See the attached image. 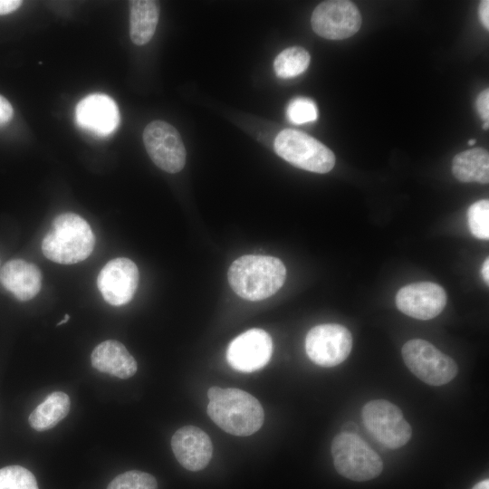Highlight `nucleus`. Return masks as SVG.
Returning a JSON list of instances; mask_svg holds the SVG:
<instances>
[{"label":"nucleus","instance_id":"f257e3e1","mask_svg":"<svg viewBox=\"0 0 489 489\" xmlns=\"http://www.w3.org/2000/svg\"><path fill=\"white\" fill-rule=\"evenodd\" d=\"M207 414L224 431L239 436L258 431L264 420V408L251 394L239 388L211 387Z\"/></svg>","mask_w":489,"mask_h":489},{"label":"nucleus","instance_id":"f03ea898","mask_svg":"<svg viewBox=\"0 0 489 489\" xmlns=\"http://www.w3.org/2000/svg\"><path fill=\"white\" fill-rule=\"evenodd\" d=\"M285 277L283 263L268 255H243L228 269L231 288L248 301H261L272 296L283 286Z\"/></svg>","mask_w":489,"mask_h":489},{"label":"nucleus","instance_id":"7ed1b4c3","mask_svg":"<svg viewBox=\"0 0 489 489\" xmlns=\"http://www.w3.org/2000/svg\"><path fill=\"white\" fill-rule=\"evenodd\" d=\"M95 245L90 225L74 213L57 216L42 242L44 256L57 264H73L88 258Z\"/></svg>","mask_w":489,"mask_h":489},{"label":"nucleus","instance_id":"20e7f679","mask_svg":"<svg viewBox=\"0 0 489 489\" xmlns=\"http://www.w3.org/2000/svg\"><path fill=\"white\" fill-rule=\"evenodd\" d=\"M331 450L337 472L352 481L371 480L383 470L379 455L354 433L338 434L331 442Z\"/></svg>","mask_w":489,"mask_h":489},{"label":"nucleus","instance_id":"39448f33","mask_svg":"<svg viewBox=\"0 0 489 489\" xmlns=\"http://www.w3.org/2000/svg\"><path fill=\"white\" fill-rule=\"evenodd\" d=\"M278 156L292 166L315 173L324 174L335 165L333 152L308 134L292 129L282 130L274 139Z\"/></svg>","mask_w":489,"mask_h":489},{"label":"nucleus","instance_id":"423d86ee","mask_svg":"<svg viewBox=\"0 0 489 489\" xmlns=\"http://www.w3.org/2000/svg\"><path fill=\"white\" fill-rule=\"evenodd\" d=\"M401 353L408 369L428 385H445L457 374L455 360L425 340L413 339L407 341Z\"/></svg>","mask_w":489,"mask_h":489},{"label":"nucleus","instance_id":"0eeeda50","mask_svg":"<svg viewBox=\"0 0 489 489\" xmlns=\"http://www.w3.org/2000/svg\"><path fill=\"white\" fill-rule=\"evenodd\" d=\"M361 417L368 431L388 448H399L411 438L412 429L402 411L388 400L374 399L366 403Z\"/></svg>","mask_w":489,"mask_h":489},{"label":"nucleus","instance_id":"6e6552de","mask_svg":"<svg viewBox=\"0 0 489 489\" xmlns=\"http://www.w3.org/2000/svg\"><path fill=\"white\" fill-rule=\"evenodd\" d=\"M352 336L342 325L320 324L312 328L305 338L308 357L321 367H334L343 362L350 353Z\"/></svg>","mask_w":489,"mask_h":489},{"label":"nucleus","instance_id":"1a4fd4ad","mask_svg":"<svg viewBox=\"0 0 489 489\" xmlns=\"http://www.w3.org/2000/svg\"><path fill=\"white\" fill-rule=\"evenodd\" d=\"M143 142L151 160L168 173H177L186 163V149L178 131L168 122L154 120L143 131Z\"/></svg>","mask_w":489,"mask_h":489},{"label":"nucleus","instance_id":"9d476101","mask_svg":"<svg viewBox=\"0 0 489 489\" xmlns=\"http://www.w3.org/2000/svg\"><path fill=\"white\" fill-rule=\"evenodd\" d=\"M311 23L318 35L330 40H341L359 31L361 16L352 2L331 0L324 1L316 6Z\"/></svg>","mask_w":489,"mask_h":489},{"label":"nucleus","instance_id":"9b49d317","mask_svg":"<svg viewBox=\"0 0 489 489\" xmlns=\"http://www.w3.org/2000/svg\"><path fill=\"white\" fill-rule=\"evenodd\" d=\"M273 353L271 336L264 330L250 329L228 345L226 360L229 365L241 372H254L264 368Z\"/></svg>","mask_w":489,"mask_h":489},{"label":"nucleus","instance_id":"f8f14e48","mask_svg":"<svg viewBox=\"0 0 489 489\" xmlns=\"http://www.w3.org/2000/svg\"><path fill=\"white\" fill-rule=\"evenodd\" d=\"M139 283V269L129 258L109 261L97 277V286L103 299L113 306L124 305L133 298Z\"/></svg>","mask_w":489,"mask_h":489},{"label":"nucleus","instance_id":"ddd939ff","mask_svg":"<svg viewBox=\"0 0 489 489\" xmlns=\"http://www.w3.org/2000/svg\"><path fill=\"white\" fill-rule=\"evenodd\" d=\"M447 295L442 286L431 282H419L402 287L397 293L396 304L404 314L430 320L445 308Z\"/></svg>","mask_w":489,"mask_h":489},{"label":"nucleus","instance_id":"4468645a","mask_svg":"<svg viewBox=\"0 0 489 489\" xmlns=\"http://www.w3.org/2000/svg\"><path fill=\"white\" fill-rule=\"evenodd\" d=\"M75 119L82 129L98 136H108L119 126L120 113L111 98L105 94L93 93L77 104Z\"/></svg>","mask_w":489,"mask_h":489},{"label":"nucleus","instance_id":"2eb2a0df","mask_svg":"<svg viewBox=\"0 0 489 489\" xmlns=\"http://www.w3.org/2000/svg\"><path fill=\"white\" fill-rule=\"evenodd\" d=\"M171 447L178 463L189 471L204 469L213 454L208 435L194 426L177 429L171 438Z\"/></svg>","mask_w":489,"mask_h":489},{"label":"nucleus","instance_id":"dca6fc26","mask_svg":"<svg viewBox=\"0 0 489 489\" xmlns=\"http://www.w3.org/2000/svg\"><path fill=\"white\" fill-rule=\"evenodd\" d=\"M0 283L22 302L35 297L41 290L42 273L34 264L22 259L6 262L0 271Z\"/></svg>","mask_w":489,"mask_h":489},{"label":"nucleus","instance_id":"f3484780","mask_svg":"<svg viewBox=\"0 0 489 489\" xmlns=\"http://www.w3.org/2000/svg\"><path fill=\"white\" fill-rule=\"evenodd\" d=\"M91 362L100 372L120 379H129L137 371V362L126 347L115 340H107L91 352Z\"/></svg>","mask_w":489,"mask_h":489},{"label":"nucleus","instance_id":"a211bd4d","mask_svg":"<svg viewBox=\"0 0 489 489\" xmlns=\"http://www.w3.org/2000/svg\"><path fill=\"white\" fill-rule=\"evenodd\" d=\"M129 5V35L133 43L144 45L152 38L159 16V3L133 0Z\"/></svg>","mask_w":489,"mask_h":489},{"label":"nucleus","instance_id":"6ab92c4d","mask_svg":"<svg viewBox=\"0 0 489 489\" xmlns=\"http://www.w3.org/2000/svg\"><path fill=\"white\" fill-rule=\"evenodd\" d=\"M452 172L461 182H489V154L482 148L471 149L455 155Z\"/></svg>","mask_w":489,"mask_h":489},{"label":"nucleus","instance_id":"aec40b11","mask_svg":"<svg viewBox=\"0 0 489 489\" xmlns=\"http://www.w3.org/2000/svg\"><path fill=\"white\" fill-rule=\"evenodd\" d=\"M70 404V398L66 393L52 392L30 414V426L40 432L53 428L68 415Z\"/></svg>","mask_w":489,"mask_h":489},{"label":"nucleus","instance_id":"412c9836","mask_svg":"<svg viewBox=\"0 0 489 489\" xmlns=\"http://www.w3.org/2000/svg\"><path fill=\"white\" fill-rule=\"evenodd\" d=\"M309 53L299 46H293L280 53L273 62V69L280 78H292L306 71L310 64Z\"/></svg>","mask_w":489,"mask_h":489},{"label":"nucleus","instance_id":"4be33fe9","mask_svg":"<svg viewBox=\"0 0 489 489\" xmlns=\"http://www.w3.org/2000/svg\"><path fill=\"white\" fill-rule=\"evenodd\" d=\"M0 489H39L34 475L20 465L0 469Z\"/></svg>","mask_w":489,"mask_h":489},{"label":"nucleus","instance_id":"5701e85b","mask_svg":"<svg viewBox=\"0 0 489 489\" xmlns=\"http://www.w3.org/2000/svg\"><path fill=\"white\" fill-rule=\"evenodd\" d=\"M468 225L474 236L489 238V201L482 199L471 205L467 211Z\"/></svg>","mask_w":489,"mask_h":489},{"label":"nucleus","instance_id":"b1692460","mask_svg":"<svg viewBox=\"0 0 489 489\" xmlns=\"http://www.w3.org/2000/svg\"><path fill=\"white\" fill-rule=\"evenodd\" d=\"M107 489H158V484L153 475L132 470L116 476Z\"/></svg>","mask_w":489,"mask_h":489},{"label":"nucleus","instance_id":"393cba45","mask_svg":"<svg viewBox=\"0 0 489 489\" xmlns=\"http://www.w3.org/2000/svg\"><path fill=\"white\" fill-rule=\"evenodd\" d=\"M287 117L294 124L312 122L318 118V109L308 98H295L287 107Z\"/></svg>","mask_w":489,"mask_h":489},{"label":"nucleus","instance_id":"a878e982","mask_svg":"<svg viewBox=\"0 0 489 489\" xmlns=\"http://www.w3.org/2000/svg\"><path fill=\"white\" fill-rule=\"evenodd\" d=\"M476 109L480 117L484 120L489 119V90H484L476 99Z\"/></svg>","mask_w":489,"mask_h":489},{"label":"nucleus","instance_id":"bb28decb","mask_svg":"<svg viewBox=\"0 0 489 489\" xmlns=\"http://www.w3.org/2000/svg\"><path fill=\"white\" fill-rule=\"evenodd\" d=\"M14 110L11 103L0 95V128L5 126L13 118Z\"/></svg>","mask_w":489,"mask_h":489},{"label":"nucleus","instance_id":"cd10ccee","mask_svg":"<svg viewBox=\"0 0 489 489\" xmlns=\"http://www.w3.org/2000/svg\"><path fill=\"white\" fill-rule=\"evenodd\" d=\"M22 3L18 0H0V15L13 13L21 6Z\"/></svg>","mask_w":489,"mask_h":489},{"label":"nucleus","instance_id":"c85d7f7f","mask_svg":"<svg viewBox=\"0 0 489 489\" xmlns=\"http://www.w3.org/2000/svg\"><path fill=\"white\" fill-rule=\"evenodd\" d=\"M478 13H479L481 23L483 24L484 27L486 30H488L489 29V1L483 0L480 2Z\"/></svg>","mask_w":489,"mask_h":489},{"label":"nucleus","instance_id":"c756f323","mask_svg":"<svg viewBox=\"0 0 489 489\" xmlns=\"http://www.w3.org/2000/svg\"><path fill=\"white\" fill-rule=\"evenodd\" d=\"M482 275L486 284L489 283V259L486 258L482 267Z\"/></svg>","mask_w":489,"mask_h":489},{"label":"nucleus","instance_id":"7c9ffc66","mask_svg":"<svg viewBox=\"0 0 489 489\" xmlns=\"http://www.w3.org/2000/svg\"><path fill=\"white\" fill-rule=\"evenodd\" d=\"M472 489H489V480L485 479L477 483Z\"/></svg>","mask_w":489,"mask_h":489},{"label":"nucleus","instance_id":"2f4dec72","mask_svg":"<svg viewBox=\"0 0 489 489\" xmlns=\"http://www.w3.org/2000/svg\"><path fill=\"white\" fill-rule=\"evenodd\" d=\"M69 319H70V316H69L68 314H65L64 319L62 320V321H60L57 323V325H61V324L65 323Z\"/></svg>","mask_w":489,"mask_h":489},{"label":"nucleus","instance_id":"473e14b6","mask_svg":"<svg viewBox=\"0 0 489 489\" xmlns=\"http://www.w3.org/2000/svg\"><path fill=\"white\" fill-rule=\"evenodd\" d=\"M484 129H488V120H486L483 125Z\"/></svg>","mask_w":489,"mask_h":489},{"label":"nucleus","instance_id":"72a5a7b5","mask_svg":"<svg viewBox=\"0 0 489 489\" xmlns=\"http://www.w3.org/2000/svg\"><path fill=\"white\" fill-rule=\"evenodd\" d=\"M475 143V139H470V140L468 141V145H470V146H471V145H474Z\"/></svg>","mask_w":489,"mask_h":489}]
</instances>
